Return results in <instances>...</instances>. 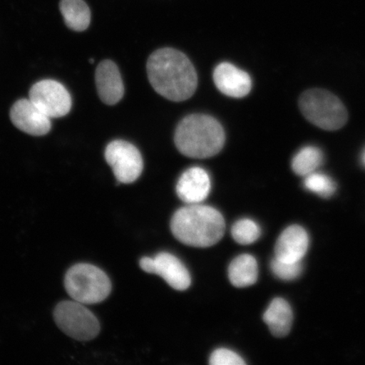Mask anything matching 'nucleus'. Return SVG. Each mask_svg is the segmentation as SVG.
<instances>
[{"mask_svg":"<svg viewBox=\"0 0 365 365\" xmlns=\"http://www.w3.org/2000/svg\"><path fill=\"white\" fill-rule=\"evenodd\" d=\"M89 62H90L91 63H94V59H93V58H91V59H90V61H89Z\"/></svg>","mask_w":365,"mask_h":365,"instance_id":"obj_24","label":"nucleus"},{"mask_svg":"<svg viewBox=\"0 0 365 365\" xmlns=\"http://www.w3.org/2000/svg\"><path fill=\"white\" fill-rule=\"evenodd\" d=\"M53 316L59 329L77 341L93 340L101 329L97 317L76 300L58 304Z\"/></svg>","mask_w":365,"mask_h":365,"instance_id":"obj_6","label":"nucleus"},{"mask_svg":"<svg viewBox=\"0 0 365 365\" xmlns=\"http://www.w3.org/2000/svg\"><path fill=\"white\" fill-rule=\"evenodd\" d=\"M29 99L50 118L67 115L72 107L70 93L53 80L36 82L29 91Z\"/></svg>","mask_w":365,"mask_h":365,"instance_id":"obj_8","label":"nucleus"},{"mask_svg":"<svg viewBox=\"0 0 365 365\" xmlns=\"http://www.w3.org/2000/svg\"><path fill=\"white\" fill-rule=\"evenodd\" d=\"M65 287L68 295L77 302L93 304L103 302L111 293L110 279L93 264H75L66 274Z\"/></svg>","mask_w":365,"mask_h":365,"instance_id":"obj_4","label":"nucleus"},{"mask_svg":"<svg viewBox=\"0 0 365 365\" xmlns=\"http://www.w3.org/2000/svg\"><path fill=\"white\" fill-rule=\"evenodd\" d=\"M173 236L182 244L196 248H208L222 239L225 221L220 212L209 205L190 204L173 214Z\"/></svg>","mask_w":365,"mask_h":365,"instance_id":"obj_2","label":"nucleus"},{"mask_svg":"<svg viewBox=\"0 0 365 365\" xmlns=\"http://www.w3.org/2000/svg\"><path fill=\"white\" fill-rule=\"evenodd\" d=\"M304 186L310 192L323 198L331 197L336 190V182L330 176L317 171L304 177Z\"/></svg>","mask_w":365,"mask_h":365,"instance_id":"obj_19","label":"nucleus"},{"mask_svg":"<svg viewBox=\"0 0 365 365\" xmlns=\"http://www.w3.org/2000/svg\"><path fill=\"white\" fill-rule=\"evenodd\" d=\"M178 150L185 156L208 158L221 152L225 132L220 123L205 114H191L178 125L175 135Z\"/></svg>","mask_w":365,"mask_h":365,"instance_id":"obj_3","label":"nucleus"},{"mask_svg":"<svg viewBox=\"0 0 365 365\" xmlns=\"http://www.w3.org/2000/svg\"><path fill=\"white\" fill-rule=\"evenodd\" d=\"M309 245V235L304 227L289 226L277 241L275 258L287 262H301L307 253Z\"/></svg>","mask_w":365,"mask_h":365,"instance_id":"obj_13","label":"nucleus"},{"mask_svg":"<svg viewBox=\"0 0 365 365\" xmlns=\"http://www.w3.org/2000/svg\"><path fill=\"white\" fill-rule=\"evenodd\" d=\"M59 10L68 29L76 31L88 29L91 11L84 0H61Z\"/></svg>","mask_w":365,"mask_h":365,"instance_id":"obj_17","label":"nucleus"},{"mask_svg":"<svg viewBox=\"0 0 365 365\" xmlns=\"http://www.w3.org/2000/svg\"><path fill=\"white\" fill-rule=\"evenodd\" d=\"M228 278L236 287L252 286L258 279V264L252 255L244 254L232 259L228 267Z\"/></svg>","mask_w":365,"mask_h":365,"instance_id":"obj_16","label":"nucleus"},{"mask_svg":"<svg viewBox=\"0 0 365 365\" xmlns=\"http://www.w3.org/2000/svg\"><path fill=\"white\" fill-rule=\"evenodd\" d=\"M299 106L303 115L322 130H339L348 121V112L344 103L325 90L305 91L299 98Z\"/></svg>","mask_w":365,"mask_h":365,"instance_id":"obj_5","label":"nucleus"},{"mask_svg":"<svg viewBox=\"0 0 365 365\" xmlns=\"http://www.w3.org/2000/svg\"><path fill=\"white\" fill-rule=\"evenodd\" d=\"M361 161H362L363 165L365 167V149L364 150V152L362 153Z\"/></svg>","mask_w":365,"mask_h":365,"instance_id":"obj_23","label":"nucleus"},{"mask_svg":"<svg viewBox=\"0 0 365 365\" xmlns=\"http://www.w3.org/2000/svg\"><path fill=\"white\" fill-rule=\"evenodd\" d=\"M150 85L163 98L182 102L192 97L197 88V75L192 63L179 50L162 48L148 58Z\"/></svg>","mask_w":365,"mask_h":365,"instance_id":"obj_1","label":"nucleus"},{"mask_svg":"<svg viewBox=\"0 0 365 365\" xmlns=\"http://www.w3.org/2000/svg\"><path fill=\"white\" fill-rule=\"evenodd\" d=\"M105 159L114 176L121 184H131L143 171V159L140 150L125 140H116L108 145Z\"/></svg>","mask_w":365,"mask_h":365,"instance_id":"obj_7","label":"nucleus"},{"mask_svg":"<svg viewBox=\"0 0 365 365\" xmlns=\"http://www.w3.org/2000/svg\"><path fill=\"white\" fill-rule=\"evenodd\" d=\"M96 85L99 98L105 104H116L124 97L125 88L120 72L111 61L99 63L96 71Z\"/></svg>","mask_w":365,"mask_h":365,"instance_id":"obj_14","label":"nucleus"},{"mask_svg":"<svg viewBox=\"0 0 365 365\" xmlns=\"http://www.w3.org/2000/svg\"><path fill=\"white\" fill-rule=\"evenodd\" d=\"M140 267L145 272L156 274L163 278L173 289L184 291L191 284L188 269L170 253L161 252L155 257L141 258Z\"/></svg>","mask_w":365,"mask_h":365,"instance_id":"obj_9","label":"nucleus"},{"mask_svg":"<svg viewBox=\"0 0 365 365\" xmlns=\"http://www.w3.org/2000/svg\"><path fill=\"white\" fill-rule=\"evenodd\" d=\"M217 88L227 97L242 98L250 93L252 81L248 73L230 63H221L213 72Z\"/></svg>","mask_w":365,"mask_h":365,"instance_id":"obj_11","label":"nucleus"},{"mask_svg":"<svg viewBox=\"0 0 365 365\" xmlns=\"http://www.w3.org/2000/svg\"><path fill=\"white\" fill-rule=\"evenodd\" d=\"M294 314L290 304L282 298L274 299L263 316V321L267 324L272 334L282 337L289 334Z\"/></svg>","mask_w":365,"mask_h":365,"instance_id":"obj_15","label":"nucleus"},{"mask_svg":"<svg viewBox=\"0 0 365 365\" xmlns=\"http://www.w3.org/2000/svg\"><path fill=\"white\" fill-rule=\"evenodd\" d=\"M10 115L12 124L26 134L42 136L51 130L50 118L30 99L18 100L14 103Z\"/></svg>","mask_w":365,"mask_h":365,"instance_id":"obj_10","label":"nucleus"},{"mask_svg":"<svg viewBox=\"0 0 365 365\" xmlns=\"http://www.w3.org/2000/svg\"><path fill=\"white\" fill-rule=\"evenodd\" d=\"M272 271L277 277L284 281L297 279L303 272L302 262H287L274 258L271 262Z\"/></svg>","mask_w":365,"mask_h":365,"instance_id":"obj_21","label":"nucleus"},{"mask_svg":"<svg viewBox=\"0 0 365 365\" xmlns=\"http://www.w3.org/2000/svg\"><path fill=\"white\" fill-rule=\"evenodd\" d=\"M209 364L212 365H245V360L234 351L218 349L212 354Z\"/></svg>","mask_w":365,"mask_h":365,"instance_id":"obj_22","label":"nucleus"},{"mask_svg":"<svg viewBox=\"0 0 365 365\" xmlns=\"http://www.w3.org/2000/svg\"><path fill=\"white\" fill-rule=\"evenodd\" d=\"M211 191V179L202 168L194 167L187 170L177 182L176 192L182 202L187 204H200L204 202Z\"/></svg>","mask_w":365,"mask_h":365,"instance_id":"obj_12","label":"nucleus"},{"mask_svg":"<svg viewBox=\"0 0 365 365\" xmlns=\"http://www.w3.org/2000/svg\"><path fill=\"white\" fill-rule=\"evenodd\" d=\"M324 162L322 150L314 145L301 148L292 160V170L299 176H307L316 172Z\"/></svg>","mask_w":365,"mask_h":365,"instance_id":"obj_18","label":"nucleus"},{"mask_svg":"<svg viewBox=\"0 0 365 365\" xmlns=\"http://www.w3.org/2000/svg\"><path fill=\"white\" fill-rule=\"evenodd\" d=\"M232 236L237 243L249 245L257 242L262 235L261 227L251 219L243 218L232 227Z\"/></svg>","mask_w":365,"mask_h":365,"instance_id":"obj_20","label":"nucleus"}]
</instances>
